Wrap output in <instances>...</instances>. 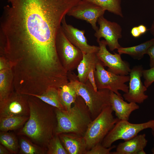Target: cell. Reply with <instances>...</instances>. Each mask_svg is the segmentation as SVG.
<instances>
[{
    "label": "cell",
    "mask_w": 154,
    "mask_h": 154,
    "mask_svg": "<svg viewBox=\"0 0 154 154\" xmlns=\"http://www.w3.org/2000/svg\"><path fill=\"white\" fill-rule=\"evenodd\" d=\"M143 70L141 65L135 66L131 69L128 91L123 95L125 100L129 102L141 104L148 98L145 94L147 88L141 80Z\"/></svg>",
    "instance_id": "4fadbf2b"
},
{
    "label": "cell",
    "mask_w": 154,
    "mask_h": 154,
    "mask_svg": "<svg viewBox=\"0 0 154 154\" xmlns=\"http://www.w3.org/2000/svg\"><path fill=\"white\" fill-rule=\"evenodd\" d=\"M147 54L150 57V68L154 67V44L148 48Z\"/></svg>",
    "instance_id": "4dcf8cb0"
},
{
    "label": "cell",
    "mask_w": 154,
    "mask_h": 154,
    "mask_svg": "<svg viewBox=\"0 0 154 154\" xmlns=\"http://www.w3.org/2000/svg\"><path fill=\"white\" fill-rule=\"evenodd\" d=\"M111 105L104 108L89 124L84 136L87 151L102 141L119 120L113 116Z\"/></svg>",
    "instance_id": "5b68a950"
},
{
    "label": "cell",
    "mask_w": 154,
    "mask_h": 154,
    "mask_svg": "<svg viewBox=\"0 0 154 154\" xmlns=\"http://www.w3.org/2000/svg\"><path fill=\"white\" fill-rule=\"evenodd\" d=\"M116 147V146L113 145L110 147L106 148L101 143H99L87 151L85 154H111V151Z\"/></svg>",
    "instance_id": "83f0119b"
},
{
    "label": "cell",
    "mask_w": 154,
    "mask_h": 154,
    "mask_svg": "<svg viewBox=\"0 0 154 154\" xmlns=\"http://www.w3.org/2000/svg\"><path fill=\"white\" fill-rule=\"evenodd\" d=\"M151 152L153 154H154V147H153L151 149Z\"/></svg>",
    "instance_id": "8d00e7d4"
},
{
    "label": "cell",
    "mask_w": 154,
    "mask_h": 154,
    "mask_svg": "<svg viewBox=\"0 0 154 154\" xmlns=\"http://www.w3.org/2000/svg\"><path fill=\"white\" fill-rule=\"evenodd\" d=\"M151 129V133L153 137V140L154 141V144L153 145L154 146V127Z\"/></svg>",
    "instance_id": "d590c367"
},
{
    "label": "cell",
    "mask_w": 154,
    "mask_h": 154,
    "mask_svg": "<svg viewBox=\"0 0 154 154\" xmlns=\"http://www.w3.org/2000/svg\"><path fill=\"white\" fill-rule=\"evenodd\" d=\"M138 27L141 35L145 33L148 30L146 27L143 25H140Z\"/></svg>",
    "instance_id": "836d02e7"
},
{
    "label": "cell",
    "mask_w": 154,
    "mask_h": 154,
    "mask_svg": "<svg viewBox=\"0 0 154 154\" xmlns=\"http://www.w3.org/2000/svg\"><path fill=\"white\" fill-rule=\"evenodd\" d=\"M0 142L12 153L16 154L19 149V143L15 136L8 131L0 133Z\"/></svg>",
    "instance_id": "484cf974"
},
{
    "label": "cell",
    "mask_w": 154,
    "mask_h": 154,
    "mask_svg": "<svg viewBox=\"0 0 154 154\" xmlns=\"http://www.w3.org/2000/svg\"><path fill=\"white\" fill-rule=\"evenodd\" d=\"M83 53V58L77 68L78 80L85 83L88 80L87 76L92 66L96 64L99 60L96 53Z\"/></svg>",
    "instance_id": "d6986e66"
},
{
    "label": "cell",
    "mask_w": 154,
    "mask_h": 154,
    "mask_svg": "<svg viewBox=\"0 0 154 154\" xmlns=\"http://www.w3.org/2000/svg\"><path fill=\"white\" fill-rule=\"evenodd\" d=\"M11 153L10 151L5 146L0 144V154H9Z\"/></svg>",
    "instance_id": "d6a6232c"
},
{
    "label": "cell",
    "mask_w": 154,
    "mask_h": 154,
    "mask_svg": "<svg viewBox=\"0 0 154 154\" xmlns=\"http://www.w3.org/2000/svg\"><path fill=\"white\" fill-rule=\"evenodd\" d=\"M132 36L134 38H138L141 35L138 27L135 26L133 27L131 31Z\"/></svg>",
    "instance_id": "1f68e13d"
},
{
    "label": "cell",
    "mask_w": 154,
    "mask_h": 154,
    "mask_svg": "<svg viewBox=\"0 0 154 154\" xmlns=\"http://www.w3.org/2000/svg\"><path fill=\"white\" fill-rule=\"evenodd\" d=\"M47 154H68L64 147L58 135L55 134L47 146Z\"/></svg>",
    "instance_id": "4316f807"
},
{
    "label": "cell",
    "mask_w": 154,
    "mask_h": 154,
    "mask_svg": "<svg viewBox=\"0 0 154 154\" xmlns=\"http://www.w3.org/2000/svg\"><path fill=\"white\" fill-rule=\"evenodd\" d=\"M61 27L68 40L82 52L96 53L99 50V46L91 45L88 44L87 40L84 35L85 30H80L67 24L65 16L62 21Z\"/></svg>",
    "instance_id": "5bb4252c"
},
{
    "label": "cell",
    "mask_w": 154,
    "mask_h": 154,
    "mask_svg": "<svg viewBox=\"0 0 154 154\" xmlns=\"http://www.w3.org/2000/svg\"><path fill=\"white\" fill-rule=\"evenodd\" d=\"M95 78L98 90L107 89L119 96H122L119 90L128 92L129 86L125 83L129 81V76L117 75L106 70L99 60L96 65Z\"/></svg>",
    "instance_id": "ba28073f"
},
{
    "label": "cell",
    "mask_w": 154,
    "mask_h": 154,
    "mask_svg": "<svg viewBox=\"0 0 154 154\" xmlns=\"http://www.w3.org/2000/svg\"><path fill=\"white\" fill-rule=\"evenodd\" d=\"M154 44V38L139 44L129 47H121L117 51L120 54H128L134 59H141L145 54H147L148 48Z\"/></svg>",
    "instance_id": "ffe728a7"
},
{
    "label": "cell",
    "mask_w": 154,
    "mask_h": 154,
    "mask_svg": "<svg viewBox=\"0 0 154 154\" xmlns=\"http://www.w3.org/2000/svg\"><path fill=\"white\" fill-rule=\"evenodd\" d=\"M58 89L51 88L40 95H32L46 103L57 109L64 110L59 96Z\"/></svg>",
    "instance_id": "603a6c76"
},
{
    "label": "cell",
    "mask_w": 154,
    "mask_h": 154,
    "mask_svg": "<svg viewBox=\"0 0 154 154\" xmlns=\"http://www.w3.org/2000/svg\"><path fill=\"white\" fill-rule=\"evenodd\" d=\"M58 135L68 154H85L87 150L83 136L73 133Z\"/></svg>",
    "instance_id": "2e32d148"
},
{
    "label": "cell",
    "mask_w": 154,
    "mask_h": 154,
    "mask_svg": "<svg viewBox=\"0 0 154 154\" xmlns=\"http://www.w3.org/2000/svg\"><path fill=\"white\" fill-rule=\"evenodd\" d=\"M56 45L60 60L67 72L77 68L82 59L83 53L68 40L61 26L57 34Z\"/></svg>",
    "instance_id": "52a82bcc"
},
{
    "label": "cell",
    "mask_w": 154,
    "mask_h": 154,
    "mask_svg": "<svg viewBox=\"0 0 154 154\" xmlns=\"http://www.w3.org/2000/svg\"><path fill=\"white\" fill-rule=\"evenodd\" d=\"M29 116L0 117V130L8 131L17 129L25 124Z\"/></svg>",
    "instance_id": "7402d4cb"
},
{
    "label": "cell",
    "mask_w": 154,
    "mask_h": 154,
    "mask_svg": "<svg viewBox=\"0 0 154 154\" xmlns=\"http://www.w3.org/2000/svg\"><path fill=\"white\" fill-rule=\"evenodd\" d=\"M0 21V52L21 68L39 71L60 62L56 40L62 21L81 0H7Z\"/></svg>",
    "instance_id": "6da1fadb"
},
{
    "label": "cell",
    "mask_w": 154,
    "mask_h": 154,
    "mask_svg": "<svg viewBox=\"0 0 154 154\" xmlns=\"http://www.w3.org/2000/svg\"><path fill=\"white\" fill-rule=\"evenodd\" d=\"M110 101L111 108L119 120L128 121L131 113L139 108L137 103H127L123 100L122 96H119L111 91Z\"/></svg>",
    "instance_id": "9a60e30c"
},
{
    "label": "cell",
    "mask_w": 154,
    "mask_h": 154,
    "mask_svg": "<svg viewBox=\"0 0 154 154\" xmlns=\"http://www.w3.org/2000/svg\"><path fill=\"white\" fill-rule=\"evenodd\" d=\"M61 102L66 110H69L75 101L78 96L76 91L69 82L58 89Z\"/></svg>",
    "instance_id": "44dd1931"
},
{
    "label": "cell",
    "mask_w": 154,
    "mask_h": 154,
    "mask_svg": "<svg viewBox=\"0 0 154 154\" xmlns=\"http://www.w3.org/2000/svg\"><path fill=\"white\" fill-rule=\"evenodd\" d=\"M69 82L74 88L78 96H81L87 106L92 119L105 108L110 105V91L107 89L95 90L88 80L80 82L77 76L72 72H68Z\"/></svg>",
    "instance_id": "277c9868"
},
{
    "label": "cell",
    "mask_w": 154,
    "mask_h": 154,
    "mask_svg": "<svg viewBox=\"0 0 154 154\" xmlns=\"http://www.w3.org/2000/svg\"><path fill=\"white\" fill-rule=\"evenodd\" d=\"M143 76L145 79L144 85L148 88L154 82V67L147 70H143Z\"/></svg>",
    "instance_id": "f1b7e54d"
},
{
    "label": "cell",
    "mask_w": 154,
    "mask_h": 154,
    "mask_svg": "<svg viewBox=\"0 0 154 154\" xmlns=\"http://www.w3.org/2000/svg\"><path fill=\"white\" fill-rule=\"evenodd\" d=\"M28 100L29 118L19 134L39 145L47 147L55 135L57 125L55 108L34 96L28 95Z\"/></svg>",
    "instance_id": "7a4b0ae2"
},
{
    "label": "cell",
    "mask_w": 154,
    "mask_h": 154,
    "mask_svg": "<svg viewBox=\"0 0 154 154\" xmlns=\"http://www.w3.org/2000/svg\"><path fill=\"white\" fill-rule=\"evenodd\" d=\"M97 22L99 28L94 34L97 42H99L101 38H104L111 51L121 47L118 42L119 39L122 37L121 26L116 22L108 20L104 15L98 18Z\"/></svg>",
    "instance_id": "7c38bea8"
},
{
    "label": "cell",
    "mask_w": 154,
    "mask_h": 154,
    "mask_svg": "<svg viewBox=\"0 0 154 154\" xmlns=\"http://www.w3.org/2000/svg\"><path fill=\"white\" fill-rule=\"evenodd\" d=\"M20 153L23 154H43L46 151L42 147L35 144L27 138L21 137L19 139Z\"/></svg>",
    "instance_id": "d4e9b609"
},
{
    "label": "cell",
    "mask_w": 154,
    "mask_h": 154,
    "mask_svg": "<svg viewBox=\"0 0 154 154\" xmlns=\"http://www.w3.org/2000/svg\"><path fill=\"white\" fill-rule=\"evenodd\" d=\"M101 7L106 11L123 17L121 0H85Z\"/></svg>",
    "instance_id": "cb8c5ba5"
},
{
    "label": "cell",
    "mask_w": 154,
    "mask_h": 154,
    "mask_svg": "<svg viewBox=\"0 0 154 154\" xmlns=\"http://www.w3.org/2000/svg\"><path fill=\"white\" fill-rule=\"evenodd\" d=\"M13 74L9 64L0 70V102L6 99L14 90Z\"/></svg>",
    "instance_id": "ac0fdd59"
},
{
    "label": "cell",
    "mask_w": 154,
    "mask_h": 154,
    "mask_svg": "<svg viewBox=\"0 0 154 154\" xmlns=\"http://www.w3.org/2000/svg\"><path fill=\"white\" fill-rule=\"evenodd\" d=\"M154 127V119L140 123H133L128 121L119 120L102 141L101 144L109 148L119 140H128L137 135L141 131Z\"/></svg>",
    "instance_id": "8992f818"
},
{
    "label": "cell",
    "mask_w": 154,
    "mask_h": 154,
    "mask_svg": "<svg viewBox=\"0 0 154 154\" xmlns=\"http://www.w3.org/2000/svg\"><path fill=\"white\" fill-rule=\"evenodd\" d=\"M106 10L100 6L85 0H81L72 7L67 14L69 16L86 21L89 23L93 29L96 31L98 18L103 15Z\"/></svg>",
    "instance_id": "8fae6325"
},
{
    "label": "cell",
    "mask_w": 154,
    "mask_h": 154,
    "mask_svg": "<svg viewBox=\"0 0 154 154\" xmlns=\"http://www.w3.org/2000/svg\"><path fill=\"white\" fill-rule=\"evenodd\" d=\"M150 31L151 34L154 37V20L153 22Z\"/></svg>",
    "instance_id": "e575fe53"
},
{
    "label": "cell",
    "mask_w": 154,
    "mask_h": 154,
    "mask_svg": "<svg viewBox=\"0 0 154 154\" xmlns=\"http://www.w3.org/2000/svg\"><path fill=\"white\" fill-rule=\"evenodd\" d=\"M96 64L93 65L91 67L88 73L87 76V79L94 89L95 90L97 91L98 90V89L96 86L95 78V72L96 70Z\"/></svg>",
    "instance_id": "f546056e"
},
{
    "label": "cell",
    "mask_w": 154,
    "mask_h": 154,
    "mask_svg": "<svg viewBox=\"0 0 154 154\" xmlns=\"http://www.w3.org/2000/svg\"><path fill=\"white\" fill-rule=\"evenodd\" d=\"M98 43L99 48L96 54L104 66L108 67L107 70L119 75L129 74L131 70L129 64L122 60L121 54L115 52L112 54L106 48L107 44L105 40H100Z\"/></svg>",
    "instance_id": "30bf717a"
},
{
    "label": "cell",
    "mask_w": 154,
    "mask_h": 154,
    "mask_svg": "<svg viewBox=\"0 0 154 154\" xmlns=\"http://www.w3.org/2000/svg\"><path fill=\"white\" fill-rule=\"evenodd\" d=\"M145 134L137 135L124 142L120 143L117 146L116 151L111 154H138L146 147L147 141Z\"/></svg>",
    "instance_id": "e0dca14e"
},
{
    "label": "cell",
    "mask_w": 154,
    "mask_h": 154,
    "mask_svg": "<svg viewBox=\"0 0 154 154\" xmlns=\"http://www.w3.org/2000/svg\"><path fill=\"white\" fill-rule=\"evenodd\" d=\"M73 104L68 110L55 108L57 125L55 134L73 133L84 136L92 119L87 106L81 96H78Z\"/></svg>",
    "instance_id": "3957f363"
},
{
    "label": "cell",
    "mask_w": 154,
    "mask_h": 154,
    "mask_svg": "<svg viewBox=\"0 0 154 154\" xmlns=\"http://www.w3.org/2000/svg\"><path fill=\"white\" fill-rule=\"evenodd\" d=\"M29 113L28 95L14 90L6 99L0 102V117L29 116Z\"/></svg>",
    "instance_id": "9c48e42d"
}]
</instances>
